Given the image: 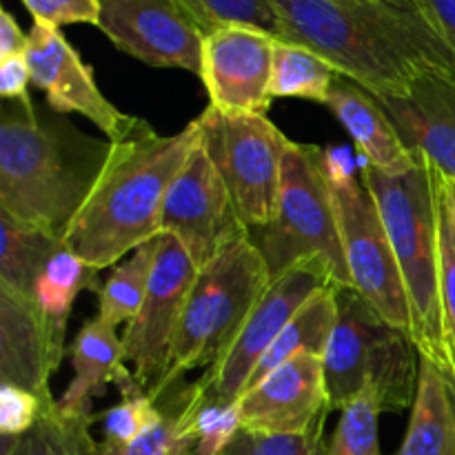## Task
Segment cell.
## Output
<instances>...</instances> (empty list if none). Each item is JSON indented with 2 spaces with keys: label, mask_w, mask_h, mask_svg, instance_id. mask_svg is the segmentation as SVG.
<instances>
[{
  "label": "cell",
  "mask_w": 455,
  "mask_h": 455,
  "mask_svg": "<svg viewBox=\"0 0 455 455\" xmlns=\"http://www.w3.org/2000/svg\"><path fill=\"white\" fill-rule=\"evenodd\" d=\"M283 40L302 44L376 96L407 93L427 71L455 78V56L411 0H271Z\"/></svg>",
  "instance_id": "cell-1"
},
{
  "label": "cell",
  "mask_w": 455,
  "mask_h": 455,
  "mask_svg": "<svg viewBox=\"0 0 455 455\" xmlns=\"http://www.w3.org/2000/svg\"><path fill=\"white\" fill-rule=\"evenodd\" d=\"M111 142L47 116L27 100L0 109V213L18 225L65 240L92 194Z\"/></svg>",
  "instance_id": "cell-2"
},
{
  "label": "cell",
  "mask_w": 455,
  "mask_h": 455,
  "mask_svg": "<svg viewBox=\"0 0 455 455\" xmlns=\"http://www.w3.org/2000/svg\"><path fill=\"white\" fill-rule=\"evenodd\" d=\"M196 142L194 120L172 136L147 120H133L129 132L111 142L105 167L62 240L65 247L102 271L158 238L167 191Z\"/></svg>",
  "instance_id": "cell-3"
},
{
  "label": "cell",
  "mask_w": 455,
  "mask_h": 455,
  "mask_svg": "<svg viewBox=\"0 0 455 455\" xmlns=\"http://www.w3.org/2000/svg\"><path fill=\"white\" fill-rule=\"evenodd\" d=\"M360 176L376 198L395 251L409 300L411 340L420 355L444 373L447 358L440 315L438 191L434 164L418 154L416 169L404 176H387L369 164H360Z\"/></svg>",
  "instance_id": "cell-4"
},
{
  "label": "cell",
  "mask_w": 455,
  "mask_h": 455,
  "mask_svg": "<svg viewBox=\"0 0 455 455\" xmlns=\"http://www.w3.org/2000/svg\"><path fill=\"white\" fill-rule=\"evenodd\" d=\"M323 364L331 411H342L367 389L382 413L411 409L420 351L407 331L387 323L354 289H338V323Z\"/></svg>",
  "instance_id": "cell-5"
},
{
  "label": "cell",
  "mask_w": 455,
  "mask_h": 455,
  "mask_svg": "<svg viewBox=\"0 0 455 455\" xmlns=\"http://www.w3.org/2000/svg\"><path fill=\"white\" fill-rule=\"evenodd\" d=\"M269 283L300 262H315L336 289H351L336 203L329 182L327 149L289 140L274 220L256 240Z\"/></svg>",
  "instance_id": "cell-6"
},
{
  "label": "cell",
  "mask_w": 455,
  "mask_h": 455,
  "mask_svg": "<svg viewBox=\"0 0 455 455\" xmlns=\"http://www.w3.org/2000/svg\"><path fill=\"white\" fill-rule=\"evenodd\" d=\"M267 284V262L251 235L200 267L173 342L172 367L154 400L176 389L185 373L209 369L222 358Z\"/></svg>",
  "instance_id": "cell-7"
},
{
  "label": "cell",
  "mask_w": 455,
  "mask_h": 455,
  "mask_svg": "<svg viewBox=\"0 0 455 455\" xmlns=\"http://www.w3.org/2000/svg\"><path fill=\"white\" fill-rule=\"evenodd\" d=\"M327 169L351 289L387 323L409 333L407 291L376 198L363 176H355L358 167L347 149H327Z\"/></svg>",
  "instance_id": "cell-8"
},
{
  "label": "cell",
  "mask_w": 455,
  "mask_h": 455,
  "mask_svg": "<svg viewBox=\"0 0 455 455\" xmlns=\"http://www.w3.org/2000/svg\"><path fill=\"white\" fill-rule=\"evenodd\" d=\"M200 145L225 180L234 207L249 229H262L275 216L283 182L284 136L267 114H227L207 107L198 118Z\"/></svg>",
  "instance_id": "cell-9"
},
{
  "label": "cell",
  "mask_w": 455,
  "mask_h": 455,
  "mask_svg": "<svg viewBox=\"0 0 455 455\" xmlns=\"http://www.w3.org/2000/svg\"><path fill=\"white\" fill-rule=\"evenodd\" d=\"M327 284H331L327 274L315 262H300L298 267L271 280L253 305L251 314L247 315L229 349L200 376L198 387L204 395V404L229 407V404L238 403V398L251 382L260 360L265 358L275 338L284 331L289 320L318 289L327 287Z\"/></svg>",
  "instance_id": "cell-10"
},
{
  "label": "cell",
  "mask_w": 455,
  "mask_h": 455,
  "mask_svg": "<svg viewBox=\"0 0 455 455\" xmlns=\"http://www.w3.org/2000/svg\"><path fill=\"white\" fill-rule=\"evenodd\" d=\"M194 260L173 235L163 234L156 256L154 274L140 309L124 324V360L132 364L138 385L154 398L172 367L173 342L180 327L182 311L194 284Z\"/></svg>",
  "instance_id": "cell-11"
},
{
  "label": "cell",
  "mask_w": 455,
  "mask_h": 455,
  "mask_svg": "<svg viewBox=\"0 0 455 455\" xmlns=\"http://www.w3.org/2000/svg\"><path fill=\"white\" fill-rule=\"evenodd\" d=\"M160 229L185 247L196 269L251 235L200 138L169 187Z\"/></svg>",
  "instance_id": "cell-12"
},
{
  "label": "cell",
  "mask_w": 455,
  "mask_h": 455,
  "mask_svg": "<svg viewBox=\"0 0 455 455\" xmlns=\"http://www.w3.org/2000/svg\"><path fill=\"white\" fill-rule=\"evenodd\" d=\"M98 29L145 65L200 76L204 34L176 0H100Z\"/></svg>",
  "instance_id": "cell-13"
},
{
  "label": "cell",
  "mask_w": 455,
  "mask_h": 455,
  "mask_svg": "<svg viewBox=\"0 0 455 455\" xmlns=\"http://www.w3.org/2000/svg\"><path fill=\"white\" fill-rule=\"evenodd\" d=\"M25 58L29 62L31 84L47 96L49 109L62 116H84L105 133L109 142L129 132L136 116L123 114L107 100L98 87L93 69L67 43L58 27L34 20Z\"/></svg>",
  "instance_id": "cell-14"
},
{
  "label": "cell",
  "mask_w": 455,
  "mask_h": 455,
  "mask_svg": "<svg viewBox=\"0 0 455 455\" xmlns=\"http://www.w3.org/2000/svg\"><path fill=\"white\" fill-rule=\"evenodd\" d=\"M274 36L253 27H222L204 36L200 76L209 107L227 114H267L271 96Z\"/></svg>",
  "instance_id": "cell-15"
},
{
  "label": "cell",
  "mask_w": 455,
  "mask_h": 455,
  "mask_svg": "<svg viewBox=\"0 0 455 455\" xmlns=\"http://www.w3.org/2000/svg\"><path fill=\"white\" fill-rule=\"evenodd\" d=\"M240 429L260 434H302L329 416L324 364L298 355L249 387L235 403Z\"/></svg>",
  "instance_id": "cell-16"
},
{
  "label": "cell",
  "mask_w": 455,
  "mask_h": 455,
  "mask_svg": "<svg viewBox=\"0 0 455 455\" xmlns=\"http://www.w3.org/2000/svg\"><path fill=\"white\" fill-rule=\"evenodd\" d=\"M376 96V93H373ZM407 149L418 151L444 176L455 178V78L427 71L407 93L376 96Z\"/></svg>",
  "instance_id": "cell-17"
},
{
  "label": "cell",
  "mask_w": 455,
  "mask_h": 455,
  "mask_svg": "<svg viewBox=\"0 0 455 455\" xmlns=\"http://www.w3.org/2000/svg\"><path fill=\"white\" fill-rule=\"evenodd\" d=\"M65 347L49 331L36 300L0 287V385L52 395L49 380L60 367Z\"/></svg>",
  "instance_id": "cell-18"
},
{
  "label": "cell",
  "mask_w": 455,
  "mask_h": 455,
  "mask_svg": "<svg viewBox=\"0 0 455 455\" xmlns=\"http://www.w3.org/2000/svg\"><path fill=\"white\" fill-rule=\"evenodd\" d=\"M324 107L347 129L363 164L387 176H404L416 169L418 154L407 149L385 107L363 84L338 74Z\"/></svg>",
  "instance_id": "cell-19"
},
{
  "label": "cell",
  "mask_w": 455,
  "mask_h": 455,
  "mask_svg": "<svg viewBox=\"0 0 455 455\" xmlns=\"http://www.w3.org/2000/svg\"><path fill=\"white\" fill-rule=\"evenodd\" d=\"M69 354L74 378L58 398L62 411L92 413L93 400L105 394L107 385H118L120 391L138 387L136 376L127 369L123 338L100 318L87 320L80 327Z\"/></svg>",
  "instance_id": "cell-20"
},
{
  "label": "cell",
  "mask_w": 455,
  "mask_h": 455,
  "mask_svg": "<svg viewBox=\"0 0 455 455\" xmlns=\"http://www.w3.org/2000/svg\"><path fill=\"white\" fill-rule=\"evenodd\" d=\"M395 455H455L451 385L425 355H420V376L407 434Z\"/></svg>",
  "instance_id": "cell-21"
},
{
  "label": "cell",
  "mask_w": 455,
  "mask_h": 455,
  "mask_svg": "<svg viewBox=\"0 0 455 455\" xmlns=\"http://www.w3.org/2000/svg\"><path fill=\"white\" fill-rule=\"evenodd\" d=\"M338 323V289L327 284L318 289L305 305L298 309V314L289 320L284 331L275 338L274 345L265 354V358L258 364L249 387L260 382L262 378L269 376L274 369L298 355H318L323 358L327 351L331 333ZM247 387V389H249ZM244 389V391H247Z\"/></svg>",
  "instance_id": "cell-22"
},
{
  "label": "cell",
  "mask_w": 455,
  "mask_h": 455,
  "mask_svg": "<svg viewBox=\"0 0 455 455\" xmlns=\"http://www.w3.org/2000/svg\"><path fill=\"white\" fill-rule=\"evenodd\" d=\"M93 420V413H67L49 398L27 434L3 438L0 455H100V443L92 435Z\"/></svg>",
  "instance_id": "cell-23"
},
{
  "label": "cell",
  "mask_w": 455,
  "mask_h": 455,
  "mask_svg": "<svg viewBox=\"0 0 455 455\" xmlns=\"http://www.w3.org/2000/svg\"><path fill=\"white\" fill-rule=\"evenodd\" d=\"M100 283L98 269L76 256L69 247H65V243L56 249L36 284V305L43 311L49 331L56 338L58 345L65 347L67 323H69L76 298L83 291L96 293Z\"/></svg>",
  "instance_id": "cell-24"
},
{
  "label": "cell",
  "mask_w": 455,
  "mask_h": 455,
  "mask_svg": "<svg viewBox=\"0 0 455 455\" xmlns=\"http://www.w3.org/2000/svg\"><path fill=\"white\" fill-rule=\"evenodd\" d=\"M204 395L198 382L164 409L158 425L127 444L100 443V455H191L198 447V416Z\"/></svg>",
  "instance_id": "cell-25"
},
{
  "label": "cell",
  "mask_w": 455,
  "mask_h": 455,
  "mask_svg": "<svg viewBox=\"0 0 455 455\" xmlns=\"http://www.w3.org/2000/svg\"><path fill=\"white\" fill-rule=\"evenodd\" d=\"M0 287L36 300V284L62 240L18 225L0 213Z\"/></svg>",
  "instance_id": "cell-26"
},
{
  "label": "cell",
  "mask_w": 455,
  "mask_h": 455,
  "mask_svg": "<svg viewBox=\"0 0 455 455\" xmlns=\"http://www.w3.org/2000/svg\"><path fill=\"white\" fill-rule=\"evenodd\" d=\"M160 235L138 247L132 256L120 260L116 267H111L109 275L96 289V318H100L102 323L111 324L116 329L120 324L132 323L133 315L140 309L142 300H145L147 289H149L156 256H158Z\"/></svg>",
  "instance_id": "cell-27"
},
{
  "label": "cell",
  "mask_w": 455,
  "mask_h": 455,
  "mask_svg": "<svg viewBox=\"0 0 455 455\" xmlns=\"http://www.w3.org/2000/svg\"><path fill=\"white\" fill-rule=\"evenodd\" d=\"M338 71L302 44L275 40L271 65V96L302 98L324 105Z\"/></svg>",
  "instance_id": "cell-28"
},
{
  "label": "cell",
  "mask_w": 455,
  "mask_h": 455,
  "mask_svg": "<svg viewBox=\"0 0 455 455\" xmlns=\"http://www.w3.org/2000/svg\"><path fill=\"white\" fill-rule=\"evenodd\" d=\"M204 36L222 27H253L283 40V22L271 0H176Z\"/></svg>",
  "instance_id": "cell-29"
},
{
  "label": "cell",
  "mask_w": 455,
  "mask_h": 455,
  "mask_svg": "<svg viewBox=\"0 0 455 455\" xmlns=\"http://www.w3.org/2000/svg\"><path fill=\"white\" fill-rule=\"evenodd\" d=\"M429 160V158H427ZM435 173V191H438V244H440V315H443L444 340V376L455 387V225L444 198L443 182L438 169Z\"/></svg>",
  "instance_id": "cell-30"
},
{
  "label": "cell",
  "mask_w": 455,
  "mask_h": 455,
  "mask_svg": "<svg viewBox=\"0 0 455 455\" xmlns=\"http://www.w3.org/2000/svg\"><path fill=\"white\" fill-rule=\"evenodd\" d=\"M382 407L371 391H363L340 411L324 455H385L380 449Z\"/></svg>",
  "instance_id": "cell-31"
},
{
  "label": "cell",
  "mask_w": 455,
  "mask_h": 455,
  "mask_svg": "<svg viewBox=\"0 0 455 455\" xmlns=\"http://www.w3.org/2000/svg\"><path fill=\"white\" fill-rule=\"evenodd\" d=\"M164 409L158 400L151 398L140 385L123 391V400L109 411L102 413V443L127 444L158 425Z\"/></svg>",
  "instance_id": "cell-32"
},
{
  "label": "cell",
  "mask_w": 455,
  "mask_h": 455,
  "mask_svg": "<svg viewBox=\"0 0 455 455\" xmlns=\"http://www.w3.org/2000/svg\"><path fill=\"white\" fill-rule=\"evenodd\" d=\"M324 422L327 418L302 434H260L238 429L220 455H324Z\"/></svg>",
  "instance_id": "cell-33"
},
{
  "label": "cell",
  "mask_w": 455,
  "mask_h": 455,
  "mask_svg": "<svg viewBox=\"0 0 455 455\" xmlns=\"http://www.w3.org/2000/svg\"><path fill=\"white\" fill-rule=\"evenodd\" d=\"M49 398H53V394L40 398L20 387L0 385V435L16 438V435L27 434L38 422Z\"/></svg>",
  "instance_id": "cell-34"
},
{
  "label": "cell",
  "mask_w": 455,
  "mask_h": 455,
  "mask_svg": "<svg viewBox=\"0 0 455 455\" xmlns=\"http://www.w3.org/2000/svg\"><path fill=\"white\" fill-rule=\"evenodd\" d=\"M240 429L235 404H203L198 416V455H220Z\"/></svg>",
  "instance_id": "cell-35"
},
{
  "label": "cell",
  "mask_w": 455,
  "mask_h": 455,
  "mask_svg": "<svg viewBox=\"0 0 455 455\" xmlns=\"http://www.w3.org/2000/svg\"><path fill=\"white\" fill-rule=\"evenodd\" d=\"M34 20L52 27L93 25L100 20V0H22Z\"/></svg>",
  "instance_id": "cell-36"
},
{
  "label": "cell",
  "mask_w": 455,
  "mask_h": 455,
  "mask_svg": "<svg viewBox=\"0 0 455 455\" xmlns=\"http://www.w3.org/2000/svg\"><path fill=\"white\" fill-rule=\"evenodd\" d=\"M31 84L29 62L25 53L0 60V96L3 100H27Z\"/></svg>",
  "instance_id": "cell-37"
},
{
  "label": "cell",
  "mask_w": 455,
  "mask_h": 455,
  "mask_svg": "<svg viewBox=\"0 0 455 455\" xmlns=\"http://www.w3.org/2000/svg\"><path fill=\"white\" fill-rule=\"evenodd\" d=\"M455 56V0H411Z\"/></svg>",
  "instance_id": "cell-38"
},
{
  "label": "cell",
  "mask_w": 455,
  "mask_h": 455,
  "mask_svg": "<svg viewBox=\"0 0 455 455\" xmlns=\"http://www.w3.org/2000/svg\"><path fill=\"white\" fill-rule=\"evenodd\" d=\"M27 40H29V34L20 29L9 9H3L0 12V60L25 53Z\"/></svg>",
  "instance_id": "cell-39"
},
{
  "label": "cell",
  "mask_w": 455,
  "mask_h": 455,
  "mask_svg": "<svg viewBox=\"0 0 455 455\" xmlns=\"http://www.w3.org/2000/svg\"><path fill=\"white\" fill-rule=\"evenodd\" d=\"M435 169H438V167H435ZM438 173H440V182H443L444 198H447L449 212H451L453 225H455V178H449V176H444V173L440 172V169H438Z\"/></svg>",
  "instance_id": "cell-40"
},
{
  "label": "cell",
  "mask_w": 455,
  "mask_h": 455,
  "mask_svg": "<svg viewBox=\"0 0 455 455\" xmlns=\"http://www.w3.org/2000/svg\"><path fill=\"white\" fill-rule=\"evenodd\" d=\"M451 385V382H449ZM451 400H453V411H455V387L451 385Z\"/></svg>",
  "instance_id": "cell-41"
},
{
  "label": "cell",
  "mask_w": 455,
  "mask_h": 455,
  "mask_svg": "<svg viewBox=\"0 0 455 455\" xmlns=\"http://www.w3.org/2000/svg\"><path fill=\"white\" fill-rule=\"evenodd\" d=\"M191 455H198V453H196V451H194V453H191Z\"/></svg>",
  "instance_id": "cell-42"
}]
</instances>
